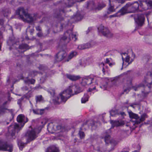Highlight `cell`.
I'll return each mask as SVG.
<instances>
[{"label": "cell", "mask_w": 152, "mask_h": 152, "mask_svg": "<svg viewBox=\"0 0 152 152\" xmlns=\"http://www.w3.org/2000/svg\"><path fill=\"white\" fill-rule=\"evenodd\" d=\"M140 7L142 10H147L152 9V0H141Z\"/></svg>", "instance_id": "obj_18"}, {"label": "cell", "mask_w": 152, "mask_h": 152, "mask_svg": "<svg viewBox=\"0 0 152 152\" xmlns=\"http://www.w3.org/2000/svg\"><path fill=\"white\" fill-rule=\"evenodd\" d=\"M92 46V44L91 43H87L85 44H82L78 46V49L80 50H84L85 49L88 48Z\"/></svg>", "instance_id": "obj_27"}, {"label": "cell", "mask_w": 152, "mask_h": 152, "mask_svg": "<svg viewBox=\"0 0 152 152\" xmlns=\"http://www.w3.org/2000/svg\"><path fill=\"white\" fill-rule=\"evenodd\" d=\"M145 84L152 88V71L147 74L145 78Z\"/></svg>", "instance_id": "obj_22"}, {"label": "cell", "mask_w": 152, "mask_h": 152, "mask_svg": "<svg viewBox=\"0 0 152 152\" xmlns=\"http://www.w3.org/2000/svg\"><path fill=\"white\" fill-rule=\"evenodd\" d=\"M20 1H25L26 0H20Z\"/></svg>", "instance_id": "obj_32"}, {"label": "cell", "mask_w": 152, "mask_h": 152, "mask_svg": "<svg viewBox=\"0 0 152 152\" xmlns=\"http://www.w3.org/2000/svg\"><path fill=\"white\" fill-rule=\"evenodd\" d=\"M98 31L102 35L105 37H108V38L113 37V34L109 29L103 25L99 26V27H98Z\"/></svg>", "instance_id": "obj_17"}, {"label": "cell", "mask_w": 152, "mask_h": 152, "mask_svg": "<svg viewBox=\"0 0 152 152\" xmlns=\"http://www.w3.org/2000/svg\"><path fill=\"white\" fill-rule=\"evenodd\" d=\"M12 116L11 113L8 110L3 111V113H1V122L8 123L12 119Z\"/></svg>", "instance_id": "obj_19"}, {"label": "cell", "mask_w": 152, "mask_h": 152, "mask_svg": "<svg viewBox=\"0 0 152 152\" xmlns=\"http://www.w3.org/2000/svg\"><path fill=\"white\" fill-rule=\"evenodd\" d=\"M35 40H24L15 43L12 50L16 54L29 55L37 52L39 49V45Z\"/></svg>", "instance_id": "obj_4"}, {"label": "cell", "mask_w": 152, "mask_h": 152, "mask_svg": "<svg viewBox=\"0 0 152 152\" xmlns=\"http://www.w3.org/2000/svg\"><path fill=\"white\" fill-rule=\"evenodd\" d=\"M103 70L105 72H107L109 68H112L116 65V60L113 55L108 56L105 58L103 63Z\"/></svg>", "instance_id": "obj_13"}, {"label": "cell", "mask_w": 152, "mask_h": 152, "mask_svg": "<svg viewBox=\"0 0 152 152\" xmlns=\"http://www.w3.org/2000/svg\"><path fill=\"white\" fill-rule=\"evenodd\" d=\"M145 17L142 15H138L136 18V22L138 26H142L145 22Z\"/></svg>", "instance_id": "obj_24"}, {"label": "cell", "mask_w": 152, "mask_h": 152, "mask_svg": "<svg viewBox=\"0 0 152 152\" xmlns=\"http://www.w3.org/2000/svg\"><path fill=\"white\" fill-rule=\"evenodd\" d=\"M95 127V123L92 121L87 122L77 127L73 133L74 139L78 142L86 141L93 135Z\"/></svg>", "instance_id": "obj_5"}, {"label": "cell", "mask_w": 152, "mask_h": 152, "mask_svg": "<svg viewBox=\"0 0 152 152\" xmlns=\"http://www.w3.org/2000/svg\"><path fill=\"white\" fill-rule=\"evenodd\" d=\"M17 13L19 17L23 22L26 23H32L34 18L31 14L23 8H20L17 10Z\"/></svg>", "instance_id": "obj_12"}, {"label": "cell", "mask_w": 152, "mask_h": 152, "mask_svg": "<svg viewBox=\"0 0 152 152\" xmlns=\"http://www.w3.org/2000/svg\"><path fill=\"white\" fill-rule=\"evenodd\" d=\"M51 100V93L42 88L34 90L29 97V101L34 111L39 114L50 105Z\"/></svg>", "instance_id": "obj_2"}, {"label": "cell", "mask_w": 152, "mask_h": 152, "mask_svg": "<svg viewBox=\"0 0 152 152\" xmlns=\"http://www.w3.org/2000/svg\"><path fill=\"white\" fill-rule=\"evenodd\" d=\"M127 113L131 121L136 122L140 120L143 116L144 109L141 104H135L127 108Z\"/></svg>", "instance_id": "obj_8"}, {"label": "cell", "mask_w": 152, "mask_h": 152, "mask_svg": "<svg viewBox=\"0 0 152 152\" xmlns=\"http://www.w3.org/2000/svg\"><path fill=\"white\" fill-rule=\"evenodd\" d=\"M152 91V89L146 84L132 88L125 91L120 97L121 102L132 104L142 100L146 95Z\"/></svg>", "instance_id": "obj_3"}, {"label": "cell", "mask_w": 152, "mask_h": 152, "mask_svg": "<svg viewBox=\"0 0 152 152\" xmlns=\"http://www.w3.org/2000/svg\"><path fill=\"white\" fill-rule=\"evenodd\" d=\"M139 7V3L138 2H134L129 3L124 6L118 12L115 14L113 17L120 16L126 14L133 13L137 10Z\"/></svg>", "instance_id": "obj_10"}, {"label": "cell", "mask_w": 152, "mask_h": 152, "mask_svg": "<svg viewBox=\"0 0 152 152\" xmlns=\"http://www.w3.org/2000/svg\"><path fill=\"white\" fill-rule=\"evenodd\" d=\"M72 30H69L66 31L60 39L59 42V47L61 48L66 46L70 42L71 38H72Z\"/></svg>", "instance_id": "obj_16"}, {"label": "cell", "mask_w": 152, "mask_h": 152, "mask_svg": "<svg viewBox=\"0 0 152 152\" xmlns=\"http://www.w3.org/2000/svg\"><path fill=\"white\" fill-rule=\"evenodd\" d=\"M123 2L124 0H112L110 2L109 11H113L115 10Z\"/></svg>", "instance_id": "obj_20"}, {"label": "cell", "mask_w": 152, "mask_h": 152, "mask_svg": "<svg viewBox=\"0 0 152 152\" xmlns=\"http://www.w3.org/2000/svg\"><path fill=\"white\" fill-rule=\"evenodd\" d=\"M24 124L20 123L18 122L12 124L9 129V132L11 137H15Z\"/></svg>", "instance_id": "obj_14"}, {"label": "cell", "mask_w": 152, "mask_h": 152, "mask_svg": "<svg viewBox=\"0 0 152 152\" xmlns=\"http://www.w3.org/2000/svg\"><path fill=\"white\" fill-rule=\"evenodd\" d=\"M63 127L60 124L56 122H50L48 124V130L51 133H57L61 132Z\"/></svg>", "instance_id": "obj_15"}, {"label": "cell", "mask_w": 152, "mask_h": 152, "mask_svg": "<svg viewBox=\"0 0 152 152\" xmlns=\"http://www.w3.org/2000/svg\"><path fill=\"white\" fill-rule=\"evenodd\" d=\"M81 91V88L79 85L75 84L72 85L66 88L59 95L57 99V102L58 103L66 102L71 97L78 94Z\"/></svg>", "instance_id": "obj_9"}, {"label": "cell", "mask_w": 152, "mask_h": 152, "mask_svg": "<svg viewBox=\"0 0 152 152\" xmlns=\"http://www.w3.org/2000/svg\"><path fill=\"white\" fill-rule=\"evenodd\" d=\"M66 53L65 50H61L57 53L56 57V60L57 62H60L65 58Z\"/></svg>", "instance_id": "obj_23"}, {"label": "cell", "mask_w": 152, "mask_h": 152, "mask_svg": "<svg viewBox=\"0 0 152 152\" xmlns=\"http://www.w3.org/2000/svg\"><path fill=\"white\" fill-rule=\"evenodd\" d=\"M78 34L77 33L75 32L73 33L72 34V39L75 41H76L78 39Z\"/></svg>", "instance_id": "obj_30"}, {"label": "cell", "mask_w": 152, "mask_h": 152, "mask_svg": "<svg viewBox=\"0 0 152 152\" xmlns=\"http://www.w3.org/2000/svg\"><path fill=\"white\" fill-rule=\"evenodd\" d=\"M45 124L43 120L36 127L35 126L34 127H31L29 128L24 135L21 137V140L19 141V146L20 149L23 148L26 145L37 137Z\"/></svg>", "instance_id": "obj_7"}, {"label": "cell", "mask_w": 152, "mask_h": 152, "mask_svg": "<svg viewBox=\"0 0 152 152\" xmlns=\"http://www.w3.org/2000/svg\"><path fill=\"white\" fill-rule=\"evenodd\" d=\"M42 73L33 72L18 80L13 85L12 92L18 96H23L35 89L43 81Z\"/></svg>", "instance_id": "obj_1"}, {"label": "cell", "mask_w": 152, "mask_h": 152, "mask_svg": "<svg viewBox=\"0 0 152 152\" xmlns=\"http://www.w3.org/2000/svg\"><path fill=\"white\" fill-rule=\"evenodd\" d=\"M135 58V55L131 50H129L121 55V70L128 67Z\"/></svg>", "instance_id": "obj_11"}, {"label": "cell", "mask_w": 152, "mask_h": 152, "mask_svg": "<svg viewBox=\"0 0 152 152\" xmlns=\"http://www.w3.org/2000/svg\"><path fill=\"white\" fill-rule=\"evenodd\" d=\"M49 28L43 23L34 24L29 26L26 29V37L29 39L36 40L39 38L45 37L48 35Z\"/></svg>", "instance_id": "obj_6"}, {"label": "cell", "mask_w": 152, "mask_h": 152, "mask_svg": "<svg viewBox=\"0 0 152 152\" xmlns=\"http://www.w3.org/2000/svg\"><path fill=\"white\" fill-rule=\"evenodd\" d=\"M77 55V53L75 51H73L71 54L69 55V56H68V59H67V61H69V60L72 59V58H73L74 57H75L76 55Z\"/></svg>", "instance_id": "obj_28"}, {"label": "cell", "mask_w": 152, "mask_h": 152, "mask_svg": "<svg viewBox=\"0 0 152 152\" xmlns=\"http://www.w3.org/2000/svg\"><path fill=\"white\" fill-rule=\"evenodd\" d=\"M68 78H69V79H71V80H73L74 78H75V80H78V79H80V78H79V77H76V76H72V75H71V77H70V76H68Z\"/></svg>", "instance_id": "obj_31"}, {"label": "cell", "mask_w": 152, "mask_h": 152, "mask_svg": "<svg viewBox=\"0 0 152 152\" xmlns=\"http://www.w3.org/2000/svg\"><path fill=\"white\" fill-rule=\"evenodd\" d=\"M46 151L47 152H58L59 151V150L57 146L55 145H52L48 148Z\"/></svg>", "instance_id": "obj_26"}, {"label": "cell", "mask_w": 152, "mask_h": 152, "mask_svg": "<svg viewBox=\"0 0 152 152\" xmlns=\"http://www.w3.org/2000/svg\"><path fill=\"white\" fill-rule=\"evenodd\" d=\"M148 21L149 24L152 26V12H151L148 15Z\"/></svg>", "instance_id": "obj_29"}, {"label": "cell", "mask_w": 152, "mask_h": 152, "mask_svg": "<svg viewBox=\"0 0 152 152\" xmlns=\"http://www.w3.org/2000/svg\"><path fill=\"white\" fill-rule=\"evenodd\" d=\"M0 148L1 150L6 151H11L13 150V148L10 144L7 142H4L1 141L0 144Z\"/></svg>", "instance_id": "obj_21"}, {"label": "cell", "mask_w": 152, "mask_h": 152, "mask_svg": "<svg viewBox=\"0 0 152 152\" xmlns=\"http://www.w3.org/2000/svg\"><path fill=\"white\" fill-rule=\"evenodd\" d=\"M27 119L25 115L23 114H20L17 117V121L20 123L24 124L27 121Z\"/></svg>", "instance_id": "obj_25"}]
</instances>
